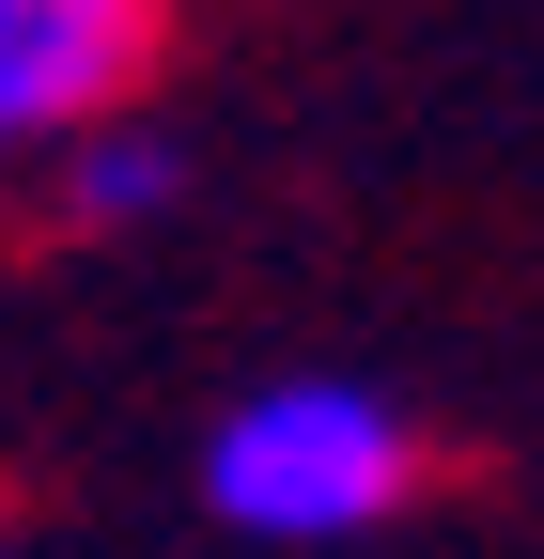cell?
Instances as JSON below:
<instances>
[{
    "instance_id": "7a4b0ae2",
    "label": "cell",
    "mask_w": 544,
    "mask_h": 559,
    "mask_svg": "<svg viewBox=\"0 0 544 559\" xmlns=\"http://www.w3.org/2000/svg\"><path fill=\"white\" fill-rule=\"evenodd\" d=\"M156 47H172V0H0V156L141 124Z\"/></svg>"
},
{
    "instance_id": "6da1fadb",
    "label": "cell",
    "mask_w": 544,
    "mask_h": 559,
    "mask_svg": "<svg viewBox=\"0 0 544 559\" xmlns=\"http://www.w3.org/2000/svg\"><path fill=\"white\" fill-rule=\"evenodd\" d=\"M421 498V419L358 373H264L202 436V513L234 544H358Z\"/></svg>"
},
{
    "instance_id": "277c9868",
    "label": "cell",
    "mask_w": 544,
    "mask_h": 559,
    "mask_svg": "<svg viewBox=\"0 0 544 559\" xmlns=\"http://www.w3.org/2000/svg\"><path fill=\"white\" fill-rule=\"evenodd\" d=\"M0 559H16V544H0Z\"/></svg>"
},
{
    "instance_id": "3957f363",
    "label": "cell",
    "mask_w": 544,
    "mask_h": 559,
    "mask_svg": "<svg viewBox=\"0 0 544 559\" xmlns=\"http://www.w3.org/2000/svg\"><path fill=\"white\" fill-rule=\"evenodd\" d=\"M187 202V156L156 124H94V140H62L47 156V234H79V249H109V234H156Z\"/></svg>"
}]
</instances>
